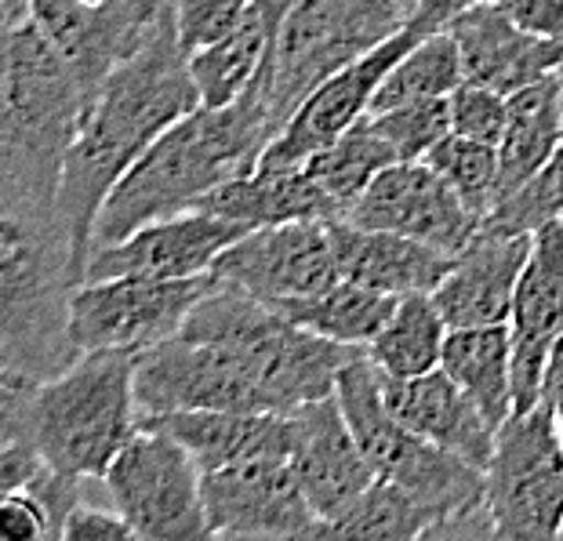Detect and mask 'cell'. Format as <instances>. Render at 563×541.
<instances>
[{"label":"cell","instance_id":"6da1fadb","mask_svg":"<svg viewBox=\"0 0 563 541\" xmlns=\"http://www.w3.org/2000/svg\"><path fill=\"white\" fill-rule=\"evenodd\" d=\"M356 349L298 328L284 312L219 284L200 295L175 339L139 353L142 422L175 411L291 415L339 386Z\"/></svg>","mask_w":563,"mask_h":541},{"label":"cell","instance_id":"7a4b0ae2","mask_svg":"<svg viewBox=\"0 0 563 541\" xmlns=\"http://www.w3.org/2000/svg\"><path fill=\"white\" fill-rule=\"evenodd\" d=\"M197 106L200 95L189 77V55L178 44L172 0H167L139 52L128 55L91 95L74 146L66 153L58 214L69 225L84 269L95 244V222L110 189L178 117L194 113Z\"/></svg>","mask_w":563,"mask_h":541},{"label":"cell","instance_id":"3957f363","mask_svg":"<svg viewBox=\"0 0 563 541\" xmlns=\"http://www.w3.org/2000/svg\"><path fill=\"white\" fill-rule=\"evenodd\" d=\"M273 135L258 80L233 106H197L178 117L110 189L95 222V244H113L139 225L197 208L219 186L255 172Z\"/></svg>","mask_w":563,"mask_h":541},{"label":"cell","instance_id":"277c9868","mask_svg":"<svg viewBox=\"0 0 563 541\" xmlns=\"http://www.w3.org/2000/svg\"><path fill=\"white\" fill-rule=\"evenodd\" d=\"M135 371L139 353L99 349L55 378L0 386V443H30L58 476L102 479L142 429Z\"/></svg>","mask_w":563,"mask_h":541},{"label":"cell","instance_id":"5b68a950","mask_svg":"<svg viewBox=\"0 0 563 541\" xmlns=\"http://www.w3.org/2000/svg\"><path fill=\"white\" fill-rule=\"evenodd\" d=\"M80 280L58 203L0 194V364L15 382L55 378L80 356L69 334Z\"/></svg>","mask_w":563,"mask_h":541},{"label":"cell","instance_id":"8992f818","mask_svg":"<svg viewBox=\"0 0 563 541\" xmlns=\"http://www.w3.org/2000/svg\"><path fill=\"white\" fill-rule=\"evenodd\" d=\"M88 102V88L30 11H0V194L58 203L63 164Z\"/></svg>","mask_w":563,"mask_h":541},{"label":"cell","instance_id":"52a82bcc","mask_svg":"<svg viewBox=\"0 0 563 541\" xmlns=\"http://www.w3.org/2000/svg\"><path fill=\"white\" fill-rule=\"evenodd\" d=\"M334 396H339L345 422H350L356 443H361L375 479H389V484L411 490V495L433 505L443 516L437 538H490V520L484 505V468L470 465L459 454L443 451L400 426L389 415L386 400H382V375L367 360V353L356 356L353 364H345Z\"/></svg>","mask_w":563,"mask_h":541},{"label":"cell","instance_id":"ba28073f","mask_svg":"<svg viewBox=\"0 0 563 541\" xmlns=\"http://www.w3.org/2000/svg\"><path fill=\"white\" fill-rule=\"evenodd\" d=\"M404 26L407 11L393 0H298L269 41L258 74L273 131L284 128L309 91Z\"/></svg>","mask_w":563,"mask_h":541},{"label":"cell","instance_id":"9c48e42d","mask_svg":"<svg viewBox=\"0 0 563 541\" xmlns=\"http://www.w3.org/2000/svg\"><path fill=\"white\" fill-rule=\"evenodd\" d=\"M490 538L553 541L563 531V443L553 400L506 418L484 468Z\"/></svg>","mask_w":563,"mask_h":541},{"label":"cell","instance_id":"30bf717a","mask_svg":"<svg viewBox=\"0 0 563 541\" xmlns=\"http://www.w3.org/2000/svg\"><path fill=\"white\" fill-rule=\"evenodd\" d=\"M113 509L135 531V541L211 538L203 516V473L197 459L157 426H142L106 468Z\"/></svg>","mask_w":563,"mask_h":541},{"label":"cell","instance_id":"8fae6325","mask_svg":"<svg viewBox=\"0 0 563 541\" xmlns=\"http://www.w3.org/2000/svg\"><path fill=\"white\" fill-rule=\"evenodd\" d=\"M208 287L211 273L189 280H150V276L80 280L69 302V334L77 353H99V349L146 353L175 339Z\"/></svg>","mask_w":563,"mask_h":541},{"label":"cell","instance_id":"7c38bea8","mask_svg":"<svg viewBox=\"0 0 563 541\" xmlns=\"http://www.w3.org/2000/svg\"><path fill=\"white\" fill-rule=\"evenodd\" d=\"M211 276L277 312L291 309L295 302H306L328 291L334 280H342L339 262H334L331 222L309 219L247 230L222 251Z\"/></svg>","mask_w":563,"mask_h":541},{"label":"cell","instance_id":"4fadbf2b","mask_svg":"<svg viewBox=\"0 0 563 541\" xmlns=\"http://www.w3.org/2000/svg\"><path fill=\"white\" fill-rule=\"evenodd\" d=\"M203 516L211 538H320L323 527L287 459L208 468Z\"/></svg>","mask_w":563,"mask_h":541},{"label":"cell","instance_id":"5bb4252c","mask_svg":"<svg viewBox=\"0 0 563 541\" xmlns=\"http://www.w3.org/2000/svg\"><path fill=\"white\" fill-rule=\"evenodd\" d=\"M426 33L418 26H407L400 33H393L389 41H382L378 47H371L367 55H361L356 63L339 69L334 77H328L306 95V102L284 120V128L273 135V142L262 153L258 164L266 167H298L309 156L320 153L323 146H331L334 139L345 135L353 124L371 113L378 84L386 80V74L400 63L404 52L422 41Z\"/></svg>","mask_w":563,"mask_h":541},{"label":"cell","instance_id":"9a60e30c","mask_svg":"<svg viewBox=\"0 0 563 541\" xmlns=\"http://www.w3.org/2000/svg\"><path fill=\"white\" fill-rule=\"evenodd\" d=\"M345 222L422 240L448 255H459L481 230V219L426 161H397L378 172L361 200L345 211Z\"/></svg>","mask_w":563,"mask_h":541},{"label":"cell","instance_id":"2e32d148","mask_svg":"<svg viewBox=\"0 0 563 541\" xmlns=\"http://www.w3.org/2000/svg\"><path fill=\"white\" fill-rule=\"evenodd\" d=\"M164 4L167 0H30V19L95 95L150 37Z\"/></svg>","mask_w":563,"mask_h":541},{"label":"cell","instance_id":"e0dca14e","mask_svg":"<svg viewBox=\"0 0 563 541\" xmlns=\"http://www.w3.org/2000/svg\"><path fill=\"white\" fill-rule=\"evenodd\" d=\"M244 233V225L230 219L189 208L139 225L135 233L113 240V244H95L84 280H106V276L189 280V276H208L214 262L222 258V251Z\"/></svg>","mask_w":563,"mask_h":541},{"label":"cell","instance_id":"ac0fdd59","mask_svg":"<svg viewBox=\"0 0 563 541\" xmlns=\"http://www.w3.org/2000/svg\"><path fill=\"white\" fill-rule=\"evenodd\" d=\"M563 328V219L531 233L517 295H512V415L545 400L549 353Z\"/></svg>","mask_w":563,"mask_h":541},{"label":"cell","instance_id":"d6986e66","mask_svg":"<svg viewBox=\"0 0 563 541\" xmlns=\"http://www.w3.org/2000/svg\"><path fill=\"white\" fill-rule=\"evenodd\" d=\"M287 462H291L298 484H302L323 527L339 520L375 484V473H371L334 393L291 411V454H287Z\"/></svg>","mask_w":563,"mask_h":541},{"label":"cell","instance_id":"ffe728a7","mask_svg":"<svg viewBox=\"0 0 563 541\" xmlns=\"http://www.w3.org/2000/svg\"><path fill=\"white\" fill-rule=\"evenodd\" d=\"M531 233H506L481 225L473 240L454 255L448 276L433 291L448 328H484L509 323Z\"/></svg>","mask_w":563,"mask_h":541},{"label":"cell","instance_id":"44dd1931","mask_svg":"<svg viewBox=\"0 0 563 541\" xmlns=\"http://www.w3.org/2000/svg\"><path fill=\"white\" fill-rule=\"evenodd\" d=\"M382 400L400 426L418 432L422 440L459 454L476 468H487L498 429L443 367L411 378L382 375Z\"/></svg>","mask_w":563,"mask_h":541},{"label":"cell","instance_id":"7402d4cb","mask_svg":"<svg viewBox=\"0 0 563 541\" xmlns=\"http://www.w3.org/2000/svg\"><path fill=\"white\" fill-rule=\"evenodd\" d=\"M459 44L465 80L512 95L560 69V44L520 30L498 4H476L443 26Z\"/></svg>","mask_w":563,"mask_h":541},{"label":"cell","instance_id":"603a6c76","mask_svg":"<svg viewBox=\"0 0 563 541\" xmlns=\"http://www.w3.org/2000/svg\"><path fill=\"white\" fill-rule=\"evenodd\" d=\"M331 244L345 280L375 287V291H386L393 298L418 291L433 295L454 262V255L433 244H422V240L386 230H364V225H353L345 219H331Z\"/></svg>","mask_w":563,"mask_h":541},{"label":"cell","instance_id":"cb8c5ba5","mask_svg":"<svg viewBox=\"0 0 563 541\" xmlns=\"http://www.w3.org/2000/svg\"><path fill=\"white\" fill-rule=\"evenodd\" d=\"M194 454L200 473L247 459H287L291 454V415L277 411H175L150 418Z\"/></svg>","mask_w":563,"mask_h":541},{"label":"cell","instance_id":"d4e9b609","mask_svg":"<svg viewBox=\"0 0 563 541\" xmlns=\"http://www.w3.org/2000/svg\"><path fill=\"white\" fill-rule=\"evenodd\" d=\"M197 211L219 214L244 230H262V225H284V222H309L323 219L331 222V211L317 186L309 183L306 167H266L258 164L255 172H247L233 183L219 186L208 194Z\"/></svg>","mask_w":563,"mask_h":541},{"label":"cell","instance_id":"484cf974","mask_svg":"<svg viewBox=\"0 0 563 541\" xmlns=\"http://www.w3.org/2000/svg\"><path fill=\"white\" fill-rule=\"evenodd\" d=\"M563 142L560 69L509 95V120L498 142V200L523 186ZM495 200V203H498Z\"/></svg>","mask_w":563,"mask_h":541},{"label":"cell","instance_id":"4316f807","mask_svg":"<svg viewBox=\"0 0 563 541\" xmlns=\"http://www.w3.org/2000/svg\"><path fill=\"white\" fill-rule=\"evenodd\" d=\"M440 367L459 382L487 415L490 426L512 418V334L509 323L451 328Z\"/></svg>","mask_w":563,"mask_h":541},{"label":"cell","instance_id":"83f0119b","mask_svg":"<svg viewBox=\"0 0 563 541\" xmlns=\"http://www.w3.org/2000/svg\"><path fill=\"white\" fill-rule=\"evenodd\" d=\"M389 164H397V153L375 131L371 117H364L361 124H353L331 146L309 156L302 167L323 203H328L331 219H345V211L361 200L364 189L375 183V175L386 172Z\"/></svg>","mask_w":563,"mask_h":541},{"label":"cell","instance_id":"f1b7e54d","mask_svg":"<svg viewBox=\"0 0 563 541\" xmlns=\"http://www.w3.org/2000/svg\"><path fill=\"white\" fill-rule=\"evenodd\" d=\"M448 320L437 306L433 295H404L397 298V309L389 312L386 328L375 334L364 353L378 375L389 378H411L440 367L443 342H448Z\"/></svg>","mask_w":563,"mask_h":541},{"label":"cell","instance_id":"f546056e","mask_svg":"<svg viewBox=\"0 0 563 541\" xmlns=\"http://www.w3.org/2000/svg\"><path fill=\"white\" fill-rule=\"evenodd\" d=\"M266 52H269L266 22H262L258 8H251V15L233 33H225L222 41L189 55V77L197 84L200 106L222 110V106L244 99L251 84L258 80L262 66H266Z\"/></svg>","mask_w":563,"mask_h":541},{"label":"cell","instance_id":"4dcf8cb0","mask_svg":"<svg viewBox=\"0 0 563 541\" xmlns=\"http://www.w3.org/2000/svg\"><path fill=\"white\" fill-rule=\"evenodd\" d=\"M397 309V298L375 287H364L356 280H334L328 291H320L306 302H295L291 309H284L287 320H295L298 328H309L323 334V339L367 349L375 342V334L386 328L389 312Z\"/></svg>","mask_w":563,"mask_h":541},{"label":"cell","instance_id":"1f68e13d","mask_svg":"<svg viewBox=\"0 0 563 541\" xmlns=\"http://www.w3.org/2000/svg\"><path fill=\"white\" fill-rule=\"evenodd\" d=\"M443 516L426 505L411 490H404L389 479H375L339 520L323 527L320 538H382V541H411L437 538Z\"/></svg>","mask_w":563,"mask_h":541},{"label":"cell","instance_id":"d6a6232c","mask_svg":"<svg viewBox=\"0 0 563 541\" xmlns=\"http://www.w3.org/2000/svg\"><path fill=\"white\" fill-rule=\"evenodd\" d=\"M465 80L459 44L448 30L426 33L411 52L389 69L386 80L378 84L371 113L397 110V106L426 102V99H451V91Z\"/></svg>","mask_w":563,"mask_h":541},{"label":"cell","instance_id":"836d02e7","mask_svg":"<svg viewBox=\"0 0 563 541\" xmlns=\"http://www.w3.org/2000/svg\"><path fill=\"white\" fill-rule=\"evenodd\" d=\"M429 167H437L440 178L448 183L454 194L465 200L476 219H487V211L498 200V146L490 142H476L465 135L440 139L426 156Z\"/></svg>","mask_w":563,"mask_h":541},{"label":"cell","instance_id":"e575fe53","mask_svg":"<svg viewBox=\"0 0 563 541\" xmlns=\"http://www.w3.org/2000/svg\"><path fill=\"white\" fill-rule=\"evenodd\" d=\"M556 219H563V142L523 186H517L487 211L481 225L506 233H538Z\"/></svg>","mask_w":563,"mask_h":541},{"label":"cell","instance_id":"d590c367","mask_svg":"<svg viewBox=\"0 0 563 541\" xmlns=\"http://www.w3.org/2000/svg\"><path fill=\"white\" fill-rule=\"evenodd\" d=\"M367 117L378 135L393 146L397 161H426L429 150L451 135V99H426Z\"/></svg>","mask_w":563,"mask_h":541},{"label":"cell","instance_id":"8d00e7d4","mask_svg":"<svg viewBox=\"0 0 563 541\" xmlns=\"http://www.w3.org/2000/svg\"><path fill=\"white\" fill-rule=\"evenodd\" d=\"M251 8L255 0H172L178 44L186 55H194L233 33L251 15Z\"/></svg>","mask_w":563,"mask_h":541},{"label":"cell","instance_id":"74e56055","mask_svg":"<svg viewBox=\"0 0 563 541\" xmlns=\"http://www.w3.org/2000/svg\"><path fill=\"white\" fill-rule=\"evenodd\" d=\"M506 120H509V95L484 88V84H473V80H462L459 88L451 91V131L454 135L498 146L501 131H506Z\"/></svg>","mask_w":563,"mask_h":541},{"label":"cell","instance_id":"f35d334b","mask_svg":"<svg viewBox=\"0 0 563 541\" xmlns=\"http://www.w3.org/2000/svg\"><path fill=\"white\" fill-rule=\"evenodd\" d=\"M0 541H58L52 509L37 484L0 495Z\"/></svg>","mask_w":563,"mask_h":541},{"label":"cell","instance_id":"ab89813d","mask_svg":"<svg viewBox=\"0 0 563 541\" xmlns=\"http://www.w3.org/2000/svg\"><path fill=\"white\" fill-rule=\"evenodd\" d=\"M63 541H135V531L117 509H99V505L80 498L66 520Z\"/></svg>","mask_w":563,"mask_h":541},{"label":"cell","instance_id":"60d3db41","mask_svg":"<svg viewBox=\"0 0 563 541\" xmlns=\"http://www.w3.org/2000/svg\"><path fill=\"white\" fill-rule=\"evenodd\" d=\"M520 30L534 37L560 41L563 37V0H495Z\"/></svg>","mask_w":563,"mask_h":541},{"label":"cell","instance_id":"b9f144b4","mask_svg":"<svg viewBox=\"0 0 563 541\" xmlns=\"http://www.w3.org/2000/svg\"><path fill=\"white\" fill-rule=\"evenodd\" d=\"M44 462L41 454L30 448V443H19V440H4L0 443V495L8 490H19V487H33L44 473Z\"/></svg>","mask_w":563,"mask_h":541},{"label":"cell","instance_id":"7bdbcfd3","mask_svg":"<svg viewBox=\"0 0 563 541\" xmlns=\"http://www.w3.org/2000/svg\"><path fill=\"white\" fill-rule=\"evenodd\" d=\"M476 4H495V0H422L411 15V26H418L422 33H437L448 26L454 15H462V11H470Z\"/></svg>","mask_w":563,"mask_h":541},{"label":"cell","instance_id":"ee69618b","mask_svg":"<svg viewBox=\"0 0 563 541\" xmlns=\"http://www.w3.org/2000/svg\"><path fill=\"white\" fill-rule=\"evenodd\" d=\"M563 393V328L553 342V353H549V371H545V400H556Z\"/></svg>","mask_w":563,"mask_h":541},{"label":"cell","instance_id":"f6af8a7d","mask_svg":"<svg viewBox=\"0 0 563 541\" xmlns=\"http://www.w3.org/2000/svg\"><path fill=\"white\" fill-rule=\"evenodd\" d=\"M295 4H298V0H255L258 15H262V22H266V33H269V41L277 37L280 22L287 19V11H291Z\"/></svg>","mask_w":563,"mask_h":541},{"label":"cell","instance_id":"bcb514c9","mask_svg":"<svg viewBox=\"0 0 563 541\" xmlns=\"http://www.w3.org/2000/svg\"><path fill=\"white\" fill-rule=\"evenodd\" d=\"M0 11H8V15H26L30 0H0Z\"/></svg>","mask_w":563,"mask_h":541},{"label":"cell","instance_id":"7dc6e473","mask_svg":"<svg viewBox=\"0 0 563 541\" xmlns=\"http://www.w3.org/2000/svg\"><path fill=\"white\" fill-rule=\"evenodd\" d=\"M553 415H556V432H560V443H563V393L553 400Z\"/></svg>","mask_w":563,"mask_h":541},{"label":"cell","instance_id":"c3c4849f","mask_svg":"<svg viewBox=\"0 0 563 541\" xmlns=\"http://www.w3.org/2000/svg\"><path fill=\"white\" fill-rule=\"evenodd\" d=\"M393 4L404 8V11H407V22H411V15L418 11V4H422V0H393Z\"/></svg>","mask_w":563,"mask_h":541},{"label":"cell","instance_id":"681fc988","mask_svg":"<svg viewBox=\"0 0 563 541\" xmlns=\"http://www.w3.org/2000/svg\"><path fill=\"white\" fill-rule=\"evenodd\" d=\"M11 382H15V378H11V375H8V367L0 364V386H11Z\"/></svg>","mask_w":563,"mask_h":541},{"label":"cell","instance_id":"f907efd6","mask_svg":"<svg viewBox=\"0 0 563 541\" xmlns=\"http://www.w3.org/2000/svg\"><path fill=\"white\" fill-rule=\"evenodd\" d=\"M560 106H563V69H560Z\"/></svg>","mask_w":563,"mask_h":541},{"label":"cell","instance_id":"816d5d0a","mask_svg":"<svg viewBox=\"0 0 563 541\" xmlns=\"http://www.w3.org/2000/svg\"><path fill=\"white\" fill-rule=\"evenodd\" d=\"M556 44H560V69H563V37H560Z\"/></svg>","mask_w":563,"mask_h":541}]
</instances>
